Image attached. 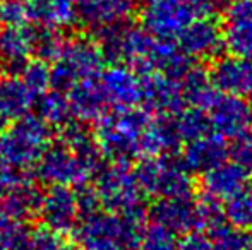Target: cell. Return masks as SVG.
Listing matches in <instances>:
<instances>
[{
	"instance_id": "cell-1",
	"label": "cell",
	"mask_w": 252,
	"mask_h": 250,
	"mask_svg": "<svg viewBox=\"0 0 252 250\" xmlns=\"http://www.w3.org/2000/svg\"><path fill=\"white\" fill-rule=\"evenodd\" d=\"M94 139L103 156L120 163L168 154L180 144L172 117L153 118V113L137 107L105 111L96 120Z\"/></svg>"
},
{
	"instance_id": "cell-2",
	"label": "cell",
	"mask_w": 252,
	"mask_h": 250,
	"mask_svg": "<svg viewBox=\"0 0 252 250\" xmlns=\"http://www.w3.org/2000/svg\"><path fill=\"white\" fill-rule=\"evenodd\" d=\"M144 220V209L120 214L96 211L77 221L74 240L79 250H137Z\"/></svg>"
},
{
	"instance_id": "cell-3",
	"label": "cell",
	"mask_w": 252,
	"mask_h": 250,
	"mask_svg": "<svg viewBox=\"0 0 252 250\" xmlns=\"http://www.w3.org/2000/svg\"><path fill=\"white\" fill-rule=\"evenodd\" d=\"M105 65L96 40L70 38L65 40L59 57L50 67V87L67 93L74 84L84 79H94L101 74Z\"/></svg>"
},
{
	"instance_id": "cell-4",
	"label": "cell",
	"mask_w": 252,
	"mask_h": 250,
	"mask_svg": "<svg viewBox=\"0 0 252 250\" xmlns=\"http://www.w3.org/2000/svg\"><path fill=\"white\" fill-rule=\"evenodd\" d=\"M52 130L38 115H24L14 120L10 129L0 134V149L7 167L16 170H28L36 165L38 158L50 144Z\"/></svg>"
},
{
	"instance_id": "cell-5",
	"label": "cell",
	"mask_w": 252,
	"mask_h": 250,
	"mask_svg": "<svg viewBox=\"0 0 252 250\" xmlns=\"http://www.w3.org/2000/svg\"><path fill=\"white\" fill-rule=\"evenodd\" d=\"M143 194L151 197H182L192 194V175L170 154L141 158L134 170Z\"/></svg>"
},
{
	"instance_id": "cell-6",
	"label": "cell",
	"mask_w": 252,
	"mask_h": 250,
	"mask_svg": "<svg viewBox=\"0 0 252 250\" xmlns=\"http://www.w3.org/2000/svg\"><path fill=\"white\" fill-rule=\"evenodd\" d=\"M96 194L100 204L110 213H130L143 207V192L129 163L112 161L103 165L96 173Z\"/></svg>"
},
{
	"instance_id": "cell-7",
	"label": "cell",
	"mask_w": 252,
	"mask_h": 250,
	"mask_svg": "<svg viewBox=\"0 0 252 250\" xmlns=\"http://www.w3.org/2000/svg\"><path fill=\"white\" fill-rule=\"evenodd\" d=\"M139 16L143 29L151 36L175 40L201 14L180 0H144Z\"/></svg>"
},
{
	"instance_id": "cell-8",
	"label": "cell",
	"mask_w": 252,
	"mask_h": 250,
	"mask_svg": "<svg viewBox=\"0 0 252 250\" xmlns=\"http://www.w3.org/2000/svg\"><path fill=\"white\" fill-rule=\"evenodd\" d=\"M36 175L48 185H69L79 187L88 184L90 175L81 167L74 151L63 140L48 144L36 161Z\"/></svg>"
},
{
	"instance_id": "cell-9",
	"label": "cell",
	"mask_w": 252,
	"mask_h": 250,
	"mask_svg": "<svg viewBox=\"0 0 252 250\" xmlns=\"http://www.w3.org/2000/svg\"><path fill=\"white\" fill-rule=\"evenodd\" d=\"M206 111L211 130L225 140H235L252 127V107L246 98L218 93Z\"/></svg>"
},
{
	"instance_id": "cell-10",
	"label": "cell",
	"mask_w": 252,
	"mask_h": 250,
	"mask_svg": "<svg viewBox=\"0 0 252 250\" xmlns=\"http://www.w3.org/2000/svg\"><path fill=\"white\" fill-rule=\"evenodd\" d=\"M150 218L153 223L175 235L202 231L199 202L190 199V195L159 197L150 207Z\"/></svg>"
},
{
	"instance_id": "cell-11",
	"label": "cell",
	"mask_w": 252,
	"mask_h": 250,
	"mask_svg": "<svg viewBox=\"0 0 252 250\" xmlns=\"http://www.w3.org/2000/svg\"><path fill=\"white\" fill-rule=\"evenodd\" d=\"M179 47L189 58L197 60H213L218 58L223 45L221 26L209 16H201L187 24L182 33L175 38Z\"/></svg>"
},
{
	"instance_id": "cell-12",
	"label": "cell",
	"mask_w": 252,
	"mask_h": 250,
	"mask_svg": "<svg viewBox=\"0 0 252 250\" xmlns=\"http://www.w3.org/2000/svg\"><path fill=\"white\" fill-rule=\"evenodd\" d=\"M43 226L59 235H65L76 228L79 221L76 190L69 185H52L47 194L41 195L38 209Z\"/></svg>"
},
{
	"instance_id": "cell-13",
	"label": "cell",
	"mask_w": 252,
	"mask_h": 250,
	"mask_svg": "<svg viewBox=\"0 0 252 250\" xmlns=\"http://www.w3.org/2000/svg\"><path fill=\"white\" fill-rule=\"evenodd\" d=\"M141 76H143L141 103L144 105V110L158 117H173L186 107L179 79H173L161 72H148Z\"/></svg>"
},
{
	"instance_id": "cell-14",
	"label": "cell",
	"mask_w": 252,
	"mask_h": 250,
	"mask_svg": "<svg viewBox=\"0 0 252 250\" xmlns=\"http://www.w3.org/2000/svg\"><path fill=\"white\" fill-rule=\"evenodd\" d=\"M221 34L230 55L252 58V0H230L223 14Z\"/></svg>"
},
{
	"instance_id": "cell-15",
	"label": "cell",
	"mask_w": 252,
	"mask_h": 250,
	"mask_svg": "<svg viewBox=\"0 0 252 250\" xmlns=\"http://www.w3.org/2000/svg\"><path fill=\"white\" fill-rule=\"evenodd\" d=\"M100 86L108 105L115 108H132L143 98V76L129 65H110L101 70Z\"/></svg>"
},
{
	"instance_id": "cell-16",
	"label": "cell",
	"mask_w": 252,
	"mask_h": 250,
	"mask_svg": "<svg viewBox=\"0 0 252 250\" xmlns=\"http://www.w3.org/2000/svg\"><path fill=\"white\" fill-rule=\"evenodd\" d=\"M137 0H76V21L88 29L98 31L122 24L136 12Z\"/></svg>"
},
{
	"instance_id": "cell-17",
	"label": "cell",
	"mask_w": 252,
	"mask_h": 250,
	"mask_svg": "<svg viewBox=\"0 0 252 250\" xmlns=\"http://www.w3.org/2000/svg\"><path fill=\"white\" fill-rule=\"evenodd\" d=\"M209 79L220 93L247 100L252 96V58L237 55L218 58L213 63Z\"/></svg>"
},
{
	"instance_id": "cell-18",
	"label": "cell",
	"mask_w": 252,
	"mask_h": 250,
	"mask_svg": "<svg viewBox=\"0 0 252 250\" xmlns=\"http://www.w3.org/2000/svg\"><path fill=\"white\" fill-rule=\"evenodd\" d=\"M249 184V171L235 161L225 160L202 173V195L218 202H225L232 195L239 194Z\"/></svg>"
},
{
	"instance_id": "cell-19",
	"label": "cell",
	"mask_w": 252,
	"mask_h": 250,
	"mask_svg": "<svg viewBox=\"0 0 252 250\" xmlns=\"http://www.w3.org/2000/svg\"><path fill=\"white\" fill-rule=\"evenodd\" d=\"M228 154L230 149L225 139L211 130L186 144L182 151V163L190 173H204L228 160Z\"/></svg>"
},
{
	"instance_id": "cell-20",
	"label": "cell",
	"mask_w": 252,
	"mask_h": 250,
	"mask_svg": "<svg viewBox=\"0 0 252 250\" xmlns=\"http://www.w3.org/2000/svg\"><path fill=\"white\" fill-rule=\"evenodd\" d=\"M67 93H69L67 101H69L70 113L77 122H83V124L96 122L108 108V101L98 77L79 81Z\"/></svg>"
},
{
	"instance_id": "cell-21",
	"label": "cell",
	"mask_w": 252,
	"mask_h": 250,
	"mask_svg": "<svg viewBox=\"0 0 252 250\" xmlns=\"http://www.w3.org/2000/svg\"><path fill=\"white\" fill-rule=\"evenodd\" d=\"M41 195L43 194L30 180V177H26L0 199V213L16 221L33 218L40 209Z\"/></svg>"
},
{
	"instance_id": "cell-22",
	"label": "cell",
	"mask_w": 252,
	"mask_h": 250,
	"mask_svg": "<svg viewBox=\"0 0 252 250\" xmlns=\"http://www.w3.org/2000/svg\"><path fill=\"white\" fill-rule=\"evenodd\" d=\"M34 96L17 76L0 79V115L5 120H17L30 113L34 105Z\"/></svg>"
},
{
	"instance_id": "cell-23",
	"label": "cell",
	"mask_w": 252,
	"mask_h": 250,
	"mask_svg": "<svg viewBox=\"0 0 252 250\" xmlns=\"http://www.w3.org/2000/svg\"><path fill=\"white\" fill-rule=\"evenodd\" d=\"M26 5L34 24L60 29L76 21V0H28Z\"/></svg>"
},
{
	"instance_id": "cell-24",
	"label": "cell",
	"mask_w": 252,
	"mask_h": 250,
	"mask_svg": "<svg viewBox=\"0 0 252 250\" xmlns=\"http://www.w3.org/2000/svg\"><path fill=\"white\" fill-rule=\"evenodd\" d=\"M31 40L30 26H14L0 31V60L12 72H19L21 67L30 60Z\"/></svg>"
},
{
	"instance_id": "cell-25",
	"label": "cell",
	"mask_w": 252,
	"mask_h": 250,
	"mask_svg": "<svg viewBox=\"0 0 252 250\" xmlns=\"http://www.w3.org/2000/svg\"><path fill=\"white\" fill-rule=\"evenodd\" d=\"M182 96L187 107H196L208 110V107L213 103L216 94L220 93L215 87V84L209 79V74L204 72L199 67L192 65L182 77L179 79Z\"/></svg>"
},
{
	"instance_id": "cell-26",
	"label": "cell",
	"mask_w": 252,
	"mask_h": 250,
	"mask_svg": "<svg viewBox=\"0 0 252 250\" xmlns=\"http://www.w3.org/2000/svg\"><path fill=\"white\" fill-rule=\"evenodd\" d=\"M172 124L180 142H189L211 132L208 111L196 107H184L179 113L172 117Z\"/></svg>"
},
{
	"instance_id": "cell-27",
	"label": "cell",
	"mask_w": 252,
	"mask_h": 250,
	"mask_svg": "<svg viewBox=\"0 0 252 250\" xmlns=\"http://www.w3.org/2000/svg\"><path fill=\"white\" fill-rule=\"evenodd\" d=\"M36 100V115L50 127H59L62 129L65 124L72 120V113H70L69 101L67 96L60 91H45V93L38 94Z\"/></svg>"
},
{
	"instance_id": "cell-28",
	"label": "cell",
	"mask_w": 252,
	"mask_h": 250,
	"mask_svg": "<svg viewBox=\"0 0 252 250\" xmlns=\"http://www.w3.org/2000/svg\"><path fill=\"white\" fill-rule=\"evenodd\" d=\"M30 40H31V54L43 62H53L59 57L65 38L60 34V29L50 26L34 24L30 26Z\"/></svg>"
},
{
	"instance_id": "cell-29",
	"label": "cell",
	"mask_w": 252,
	"mask_h": 250,
	"mask_svg": "<svg viewBox=\"0 0 252 250\" xmlns=\"http://www.w3.org/2000/svg\"><path fill=\"white\" fill-rule=\"evenodd\" d=\"M223 218L239 230H252V189L246 187L226 199Z\"/></svg>"
},
{
	"instance_id": "cell-30",
	"label": "cell",
	"mask_w": 252,
	"mask_h": 250,
	"mask_svg": "<svg viewBox=\"0 0 252 250\" xmlns=\"http://www.w3.org/2000/svg\"><path fill=\"white\" fill-rule=\"evenodd\" d=\"M206 231H208L206 237L211 242L213 250H244L246 247L247 237L244 235V230L232 226L225 220L209 226Z\"/></svg>"
},
{
	"instance_id": "cell-31",
	"label": "cell",
	"mask_w": 252,
	"mask_h": 250,
	"mask_svg": "<svg viewBox=\"0 0 252 250\" xmlns=\"http://www.w3.org/2000/svg\"><path fill=\"white\" fill-rule=\"evenodd\" d=\"M17 74L34 96L50 89V65H48V62H43L40 58L28 60Z\"/></svg>"
},
{
	"instance_id": "cell-32",
	"label": "cell",
	"mask_w": 252,
	"mask_h": 250,
	"mask_svg": "<svg viewBox=\"0 0 252 250\" xmlns=\"http://www.w3.org/2000/svg\"><path fill=\"white\" fill-rule=\"evenodd\" d=\"M137 250H177V235L151 223L150 226H144Z\"/></svg>"
},
{
	"instance_id": "cell-33",
	"label": "cell",
	"mask_w": 252,
	"mask_h": 250,
	"mask_svg": "<svg viewBox=\"0 0 252 250\" xmlns=\"http://www.w3.org/2000/svg\"><path fill=\"white\" fill-rule=\"evenodd\" d=\"M30 21L24 0H2L0 2V24L7 28L24 26Z\"/></svg>"
},
{
	"instance_id": "cell-34",
	"label": "cell",
	"mask_w": 252,
	"mask_h": 250,
	"mask_svg": "<svg viewBox=\"0 0 252 250\" xmlns=\"http://www.w3.org/2000/svg\"><path fill=\"white\" fill-rule=\"evenodd\" d=\"M230 153H232V156H233V161L239 163L240 167L246 168L251 173L252 171V127L246 134L237 137L235 144H233Z\"/></svg>"
},
{
	"instance_id": "cell-35",
	"label": "cell",
	"mask_w": 252,
	"mask_h": 250,
	"mask_svg": "<svg viewBox=\"0 0 252 250\" xmlns=\"http://www.w3.org/2000/svg\"><path fill=\"white\" fill-rule=\"evenodd\" d=\"M76 199H77V209H79L81 216H90V214L100 211V197L96 194V189L91 187L88 184L79 185L76 190Z\"/></svg>"
},
{
	"instance_id": "cell-36",
	"label": "cell",
	"mask_w": 252,
	"mask_h": 250,
	"mask_svg": "<svg viewBox=\"0 0 252 250\" xmlns=\"http://www.w3.org/2000/svg\"><path fill=\"white\" fill-rule=\"evenodd\" d=\"M21 230H23V226L19 224V221L0 213V250L12 249L14 242L19 237Z\"/></svg>"
},
{
	"instance_id": "cell-37",
	"label": "cell",
	"mask_w": 252,
	"mask_h": 250,
	"mask_svg": "<svg viewBox=\"0 0 252 250\" xmlns=\"http://www.w3.org/2000/svg\"><path fill=\"white\" fill-rule=\"evenodd\" d=\"M177 250H213V245L206 235H201V231H192L177 244Z\"/></svg>"
},
{
	"instance_id": "cell-38",
	"label": "cell",
	"mask_w": 252,
	"mask_h": 250,
	"mask_svg": "<svg viewBox=\"0 0 252 250\" xmlns=\"http://www.w3.org/2000/svg\"><path fill=\"white\" fill-rule=\"evenodd\" d=\"M180 2L194 7L201 16H209L213 9V0H180Z\"/></svg>"
},
{
	"instance_id": "cell-39",
	"label": "cell",
	"mask_w": 252,
	"mask_h": 250,
	"mask_svg": "<svg viewBox=\"0 0 252 250\" xmlns=\"http://www.w3.org/2000/svg\"><path fill=\"white\" fill-rule=\"evenodd\" d=\"M5 168H7L5 158H3V154H2V149H0V171H2V170H5Z\"/></svg>"
},
{
	"instance_id": "cell-40",
	"label": "cell",
	"mask_w": 252,
	"mask_h": 250,
	"mask_svg": "<svg viewBox=\"0 0 252 250\" xmlns=\"http://www.w3.org/2000/svg\"><path fill=\"white\" fill-rule=\"evenodd\" d=\"M55 250H79V249L74 247V245H65V244H62L59 249H55Z\"/></svg>"
},
{
	"instance_id": "cell-41",
	"label": "cell",
	"mask_w": 252,
	"mask_h": 250,
	"mask_svg": "<svg viewBox=\"0 0 252 250\" xmlns=\"http://www.w3.org/2000/svg\"><path fill=\"white\" fill-rule=\"evenodd\" d=\"M5 124H7V120L2 117V115H0V134H2L3 130H5Z\"/></svg>"
},
{
	"instance_id": "cell-42",
	"label": "cell",
	"mask_w": 252,
	"mask_h": 250,
	"mask_svg": "<svg viewBox=\"0 0 252 250\" xmlns=\"http://www.w3.org/2000/svg\"><path fill=\"white\" fill-rule=\"evenodd\" d=\"M244 250H252V237H247V242H246V247Z\"/></svg>"
},
{
	"instance_id": "cell-43",
	"label": "cell",
	"mask_w": 252,
	"mask_h": 250,
	"mask_svg": "<svg viewBox=\"0 0 252 250\" xmlns=\"http://www.w3.org/2000/svg\"><path fill=\"white\" fill-rule=\"evenodd\" d=\"M0 31H2V24H0Z\"/></svg>"
},
{
	"instance_id": "cell-44",
	"label": "cell",
	"mask_w": 252,
	"mask_h": 250,
	"mask_svg": "<svg viewBox=\"0 0 252 250\" xmlns=\"http://www.w3.org/2000/svg\"><path fill=\"white\" fill-rule=\"evenodd\" d=\"M24 2H28V0H24Z\"/></svg>"
},
{
	"instance_id": "cell-45",
	"label": "cell",
	"mask_w": 252,
	"mask_h": 250,
	"mask_svg": "<svg viewBox=\"0 0 252 250\" xmlns=\"http://www.w3.org/2000/svg\"><path fill=\"white\" fill-rule=\"evenodd\" d=\"M0 2H2V0H0Z\"/></svg>"
}]
</instances>
